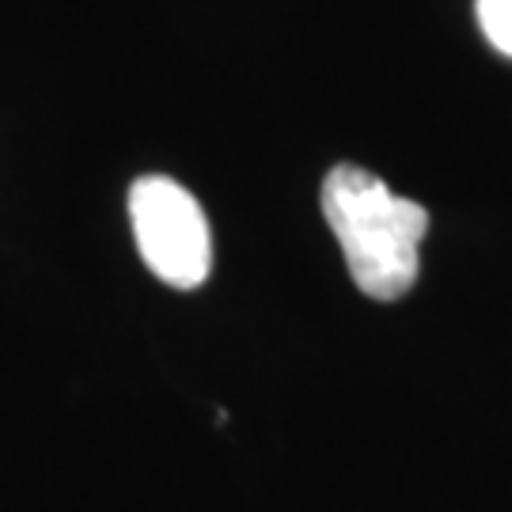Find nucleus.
<instances>
[{
	"label": "nucleus",
	"instance_id": "1",
	"mask_svg": "<svg viewBox=\"0 0 512 512\" xmlns=\"http://www.w3.org/2000/svg\"><path fill=\"white\" fill-rule=\"evenodd\" d=\"M323 217L346 255L349 277L368 300H403L421 266L429 232L425 205L399 198L384 179L357 164L330 167L323 179Z\"/></svg>",
	"mask_w": 512,
	"mask_h": 512
},
{
	"label": "nucleus",
	"instance_id": "2",
	"mask_svg": "<svg viewBox=\"0 0 512 512\" xmlns=\"http://www.w3.org/2000/svg\"><path fill=\"white\" fill-rule=\"evenodd\" d=\"M129 224L145 266L171 289H198L213 270V236L198 198L164 175L129 186Z\"/></svg>",
	"mask_w": 512,
	"mask_h": 512
},
{
	"label": "nucleus",
	"instance_id": "3",
	"mask_svg": "<svg viewBox=\"0 0 512 512\" xmlns=\"http://www.w3.org/2000/svg\"><path fill=\"white\" fill-rule=\"evenodd\" d=\"M478 23L482 35L505 57H512V0H478Z\"/></svg>",
	"mask_w": 512,
	"mask_h": 512
}]
</instances>
